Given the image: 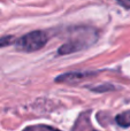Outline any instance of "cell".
I'll return each mask as SVG.
<instances>
[{"label": "cell", "mask_w": 130, "mask_h": 131, "mask_svg": "<svg viewBox=\"0 0 130 131\" xmlns=\"http://www.w3.org/2000/svg\"><path fill=\"white\" fill-rule=\"evenodd\" d=\"M119 5H121L123 8L130 9V0H115Z\"/></svg>", "instance_id": "cell-7"}, {"label": "cell", "mask_w": 130, "mask_h": 131, "mask_svg": "<svg viewBox=\"0 0 130 131\" xmlns=\"http://www.w3.org/2000/svg\"><path fill=\"white\" fill-rule=\"evenodd\" d=\"M98 72H92V71H71V72H67V74H62L60 76H58L55 78L57 83H67V84H76L78 82L83 81L85 78L89 77H93Z\"/></svg>", "instance_id": "cell-3"}, {"label": "cell", "mask_w": 130, "mask_h": 131, "mask_svg": "<svg viewBox=\"0 0 130 131\" xmlns=\"http://www.w3.org/2000/svg\"><path fill=\"white\" fill-rule=\"evenodd\" d=\"M24 131H60V130L54 129L52 127H47V125H37V127H31L29 129H25Z\"/></svg>", "instance_id": "cell-6"}, {"label": "cell", "mask_w": 130, "mask_h": 131, "mask_svg": "<svg viewBox=\"0 0 130 131\" xmlns=\"http://www.w3.org/2000/svg\"><path fill=\"white\" fill-rule=\"evenodd\" d=\"M97 37H98L97 34L91 28H81L80 34L77 32V29H75L74 36H71V38L68 41H66L63 45L60 46L58 50V54L67 55L82 51L89 47L90 45H92L97 40Z\"/></svg>", "instance_id": "cell-1"}, {"label": "cell", "mask_w": 130, "mask_h": 131, "mask_svg": "<svg viewBox=\"0 0 130 131\" xmlns=\"http://www.w3.org/2000/svg\"><path fill=\"white\" fill-rule=\"evenodd\" d=\"M115 121H116V123L120 127L129 128L130 127V111H127V112H123V113L119 114V115L115 117Z\"/></svg>", "instance_id": "cell-4"}, {"label": "cell", "mask_w": 130, "mask_h": 131, "mask_svg": "<svg viewBox=\"0 0 130 131\" xmlns=\"http://www.w3.org/2000/svg\"><path fill=\"white\" fill-rule=\"evenodd\" d=\"M16 38L14 36H4L0 38V47H6V46L15 44Z\"/></svg>", "instance_id": "cell-5"}, {"label": "cell", "mask_w": 130, "mask_h": 131, "mask_svg": "<svg viewBox=\"0 0 130 131\" xmlns=\"http://www.w3.org/2000/svg\"><path fill=\"white\" fill-rule=\"evenodd\" d=\"M47 40L48 37L46 32L40 31V30H36V31L29 32V34L16 39L14 45H15L16 50L21 51V52L31 53L43 48L46 45Z\"/></svg>", "instance_id": "cell-2"}]
</instances>
